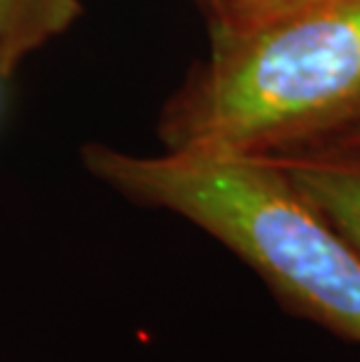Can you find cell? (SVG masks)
<instances>
[{
    "mask_svg": "<svg viewBox=\"0 0 360 362\" xmlns=\"http://www.w3.org/2000/svg\"><path fill=\"white\" fill-rule=\"evenodd\" d=\"M84 166L136 204L204 229L248 264L279 302L360 346V252L269 157L166 150H82Z\"/></svg>",
    "mask_w": 360,
    "mask_h": 362,
    "instance_id": "obj_1",
    "label": "cell"
},
{
    "mask_svg": "<svg viewBox=\"0 0 360 362\" xmlns=\"http://www.w3.org/2000/svg\"><path fill=\"white\" fill-rule=\"evenodd\" d=\"M360 119V0H323L248 33L211 40L168 101L166 150L272 157Z\"/></svg>",
    "mask_w": 360,
    "mask_h": 362,
    "instance_id": "obj_2",
    "label": "cell"
},
{
    "mask_svg": "<svg viewBox=\"0 0 360 362\" xmlns=\"http://www.w3.org/2000/svg\"><path fill=\"white\" fill-rule=\"evenodd\" d=\"M269 159L360 252V150L302 148Z\"/></svg>",
    "mask_w": 360,
    "mask_h": 362,
    "instance_id": "obj_3",
    "label": "cell"
},
{
    "mask_svg": "<svg viewBox=\"0 0 360 362\" xmlns=\"http://www.w3.org/2000/svg\"><path fill=\"white\" fill-rule=\"evenodd\" d=\"M78 17V0H0V75H12L30 52L61 35Z\"/></svg>",
    "mask_w": 360,
    "mask_h": 362,
    "instance_id": "obj_4",
    "label": "cell"
},
{
    "mask_svg": "<svg viewBox=\"0 0 360 362\" xmlns=\"http://www.w3.org/2000/svg\"><path fill=\"white\" fill-rule=\"evenodd\" d=\"M209 14L211 40H225L306 10L323 0H202Z\"/></svg>",
    "mask_w": 360,
    "mask_h": 362,
    "instance_id": "obj_5",
    "label": "cell"
},
{
    "mask_svg": "<svg viewBox=\"0 0 360 362\" xmlns=\"http://www.w3.org/2000/svg\"><path fill=\"white\" fill-rule=\"evenodd\" d=\"M309 148H358L360 150V119H356L354 124L344 127L342 131H337V134L325 138V141L309 145Z\"/></svg>",
    "mask_w": 360,
    "mask_h": 362,
    "instance_id": "obj_6",
    "label": "cell"
}]
</instances>
